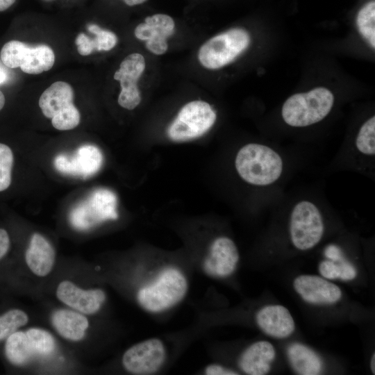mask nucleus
Here are the masks:
<instances>
[{"mask_svg":"<svg viewBox=\"0 0 375 375\" xmlns=\"http://www.w3.org/2000/svg\"><path fill=\"white\" fill-rule=\"evenodd\" d=\"M75 44L77 46L78 53L81 56H88L96 50L94 39L90 38L83 33H81L77 35Z\"/></svg>","mask_w":375,"mask_h":375,"instance_id":"c756f323","label":"nucleus"},{"mask_svg":"<svg viewBox=\"0 0 375 375\" xmlns=\"http://www.w3.org/2000/svg\"><path fill=\"white\" fill-rule=\"evenodd\" d=\"M250 40L249 34L245 30L230 29L205 42L199 50V60L207 69L221 68L244 51Z\"/></svg>","mask_w":375,"mask_h":375,"instance_id":"20e7f679","label":"nucleus"},{"mask_svg":"<svg viewBox=\"0 0 375 375\" xmlns=\"http://www.w3.org/2000/svg\"><path fill=\"white\" fill-rule=\"evenodd\" d=\"M174 21L170 16L158 13L146 17L144 23L136 26L134 33L138 39L147 41L149 51L162 55L168 49L167 39L174 33Z\"/></svg>","mask_w":375,"mask_h":375,"instance_id":"f8f14e48","label":"nucleus"},{"mask_svg":"<svg viewBox=\"0 0 375 375\" xmlns=\"http://www.w3.org/2000/svg\"><path fill=\"white\" fill-rule=\"evenodd\" d=\"M275 356V349L270 342L259 341L244 351L238 364L247 374L264 375L270 370Z\"/></svg>","mask_w":375,"mask_h":375,"instance_id":"f3484780","label":"nucleus"},{"mask_svg":"<svg viewBox=\"0 0 375 375\" xmlns=\"http://www.w3.org/2000/svg\"><path fill=\"white\" fill-rule=\"evenodd\" d=\"M238 260L239 253L234 242L227 237H219L210 245L203 269L210 276L226 277L234 272Z\"/></svg>","mask_w":375,"mask_h":375,"instance_id":"ddd939ff","label":"nucleus"},{"mask_svg":"<svg viewBox=\"0 0 375 375\" xmlns=\"http://www.w3.org/2000/svg\"><path fill=\"white\" fill-rule=\"evenodd\" d=\"M147 0H123V1L129 6H133L143 3Z\"/></svg>","mask_w":375,"mask_h":375,"instance_id":"e433bc0d","label":"nucleus"},{"mask_svg":"<svg viewBox=\"0 0 375 375\" xmlns=\"http://www.w3.org/2000/svg\"><path fill=\"white\" fill-rule=\"evenodd\" d=\"M206 374L208 375H235L238 374L236 372L226 368L220 365L211 364L205 369Z\"/></svg>","mask_w":375,"mask_h":375,"instance_id":"473e14b6","label":"nucleus"},{"mask_svg":"<svg viewBox=\"0 0 375 375\" xmlns=\"http://www.w3.org/2000/svg\"><path fill=\"white\" fill-rule=\"evenodd\" d=\"M356 24L360 33L369 42L372 48L375 47V1H370L358 12Z\"/></svg>","mask_w":375,"mask_h":375,"instance_id":"5701e85b","label":"nucleus"},{"mask_svg":"<svg viewBox=\"0 0 375 375\" xmlns=\"http://www.w3.org/2000/svg\"><path fill=\"white\" fill-rule=\"evenodd\" d=\"M187 290L183 274L176 268L168 267L160 272L152 283L138 291V301L145 310L158 312L178 303Z\"/></svg>","mask_w":375,"mask_h":375,"instance_id":"7ed1b4c3","label":"nucleus"},{"mask_svg":"<svg viewBox=\"0 0 375 375\" xmlns=\"http://www.w3.org/2000/svg\"><path fill=\"white\" fill-rule=\"evenodd\" d=\"M357 150L365 155L375 153V117L372 116L360 128L356 138Z\"/></svg>","mask_w":375,"mask_h":375,"instance_id":"393cba45","label":"nucleus"},{"mask_svg":"<svg viewBox=\"0 0 375 375\" xmlns=\"http://www.w3.org/2000/svg\"><path fill=\"white\" fill-rule=\"evenodd\" d=\"M326 256L333 262L342 260L340 250L335 246H329L325 251Z\"/></svg>","mask_w":375,"mask_h":375,"instance_id":"f704fd0d","label":"nucleus"},{"mask_svg":"<svg viewBox=\"0 0 375 375\" xmlns=\"http://www.w3.org/2000/svg\"><path fill=\"white\" fill-rule=\"evenodd\" d=\"M165 355L162 341L158 338H151L126 350L122 357V364L132 374H151L162 365Z\"/></svg>","mask_w":375,"mask_h":375,"instance_id":"1a4fd4ad","label":"nucleus"},{"mask_svg":"<svg viewBox=\"0 0 375 375\" xmlns=\"http://www.w3.org/2000/svg\"><path fill=\"white\" fill-rule=\"evenodd\" d=\"M293 285L305 301L312 304H333L342 297L338 285L317 276H299L294 279Z\"/></svg>","mask_w":375,"mask_h":375,"instance_id":"4468645a","label":"nucleus"},{"mask_svg":"<svg viewBox=\"0 0 375 375\" xmlns=\"http://www.w3.org/2000/svg\"><path fill=\"white\" fill-rule=\"evenodd\" d=\"M256 319L265 333L276 338H288L295 328L290 311L281 305H269L262 308L257 312Z\"/></svg>","mask_w":375,"mask_h":375,"instance_id":"dca6fc26","label":"nucleus"},{"mask_svg":"<svg viewBox=\"0 0 375 375\" xmlns=\"http://www.w3.org/2000/svg\"><path fill=\"white\" fill-rule=\"evenodd\" d=\"M13 153L6 144L0 143V192L6 190L11 183Z\"/></svg>","mask_w":375,"mask_h":375,"instance_id":"cd10ccee","label":"nucleus"},{"mask_svg":"<svg viewBox=\"0 0 375 375\" xmlns=\"http://www.w3.org/2000/svg\"><path fill=\"white\" fill-rule=\"evenodd\" d=\"M55 251L49 242L39 233H34L25 253L26 262L31 271L38 276H46L55 262Z\"/></svg>","mask_w":375,"mask_h":375,"instance_id":"a211bd4d","label":"nucleus"},{"mask_svg":"<svg viewBox=\"0 0 375 375\" xmlns=\"http://www.w3.org/2000/svg\"><path fill=\"white\" fill-rule=\"evenodd\" d=\"M235 167L239 176L247 183L257 186L269 185L281 176L283 162L271 147L249 143L238 152Z\"/></svg>","mask_w":375,"mask_h":375,"instance_id":"f257e3e1","label":"nucleus"},{"mask_svg":"<svg viewBox=\"0 0 375 375\" xmlns=\"http://www.w3.org/2000/svg\"><path fill=\"white\" fill-rule=\"evenodd\" d=\"M9 247V235L6 230L0 228V260L6 254Z\"/></svg>","mask_w":375,"mask_h":375,"instance_id":"72a5a7b5","label":"nucleus"},{"mask_svg":"<svg viewBox=\"0 0 375 375\" xmlns=\"http://www.w3.org/2000/svg\"><path fill=\"white\" fill-rule=\"evenodd\" d=\"M16 0H0V12L9 8Z\"/></svg>","mask_w":375,"mask_h":375,"instance_id":"c9c22d12","label":"nucleus"},{"mask_svg":"<svg viewBox=\"0 0 375 375\" xmlns=\"http://www.w3.org/2000/svg\"><path fill=\"white\" fill-rule=\"evenodd\" d=\"M145 69V60L142 55L133 53L127 56L115 72L114 78L120 83L121 91L118 103L128 110L136 108L141 101L138 81Z\"/></svg>","mask_w":375,"mask_h":375,"instance_id":"9d476101","label":"nucleus"},{"mask_svg":"<svg viewBox=\"0 0 375 375\" xmlns=\"http://www.w3.org/2000/svg\"><path fill=\"white\" fill-rule=\"evenodd\" d=\"M52 324L62 337L72 341L83 339L89 326L83 315L67 309L56 311L52 316Z\"/></svg>","mask_w":375,"mask_h":375,"instance_id":"aec40b11","label":"nucleus"},{"mask_svg":"<svg viewBox=\"0 0 375 375\" xmlns=\"http://www.w3.org/2000/svg\"><path fill=\"white\" fill-rule=\"evenodd\" d=\"M80 121V112L73 103L54 115L51 118V124L59 131H67L76 127Z\"/></svg>","mask_w":375,"mask_h":375,"instance_id":"bb28decb","label":"nucleus"},{"mask_svg":"<svg viewBox=\"0 0 375 375\" xmlns=\"http://www.w3.org/2000/svg\"><path fill=\"white\" fill-rule=\"evenodd\" d=\"M375 354L373 353L372 356V359H371V362H370V367H371V370L373 374H375Z\"/></svg>","mask_w":375,"mask_h":375,"instance_id":"4c0bfd02","label":"nucleus"},{"mask_svg":"<svg viewBox=\"0 0 375 375\" xmlns=\"http://www.w3.org/2000/svg\"><path fill=\"white\" fill-rule=\"evenodd\" d=\"M5 97L2 92L0 90V110L3 108L5 104Z\"/></svg>","mask_w":375,"mask_h":375,"instance_id":"58836bf2","label":"nucleus"},{"mask_svg":"<svg viewBox=\"0 0 375 375\" xmlns=\"http://www.w3.org/2000/svg\"><path fill=\"white\" fill-rule=\"evenodd\" d=\"M287 356L293 369L301 375L319 374L322 369L320 357L309 347L293 343L287 349Z\"/></svg>","mask_w":375,"mask_h":375,"instance_id":"412c9836","label":"nucleus"},{"mask_svg":"<svg viewBox=\"0 0 375 375\" xmlns=\"http://www.w3.org/2000/svg\"><path fill=\"white\" fill-rule=\"evenodd\" d=\"M340 277L339 278L344 281H349L356 278L357 272L355 267L347 261L340 260Z\"/></svg>","mask_w":375,"mask_h":375,"instance_id":"2f4dec72","label":"nucleus"},{"mask_svg":"<svg viewBox=\"0 0 375 375\" xmlns=\"http://www.w3.org/2000/svg\"><path fill=\"white\" fill-rule=\"evenodd\" d=\"M45 1H50V0H45Z\"/></svg>","mask_w":375,"mask_h":375,"instance_id":"a19ab883","label":"nucleus"},{"mask_svg":"<svg viewBox=\"0 0 375 375\" xmlns=\"http://www.w3.org/2000/svg\"><path fill=\"white\" fill-rule=\"evenodd\" d=\"M74 97V90L69 84L56 81L41 94L39 106L43 115L51 119L60 110L73 104Z\"/></svg>","mask_w":375,"mask_h":375,"instance_id":"6ab92c4d","label":"nucleus"},{"mask_svg":"<svg viewBox=\"0 0 375 375\" xmlns=\"http://www.w3.org/2000/svg\"><path fill=\"white\" fill-rule=\"evenodd\" d=\"M321 275L328 279H335L340 277V266L332 260L322 261L319 265Z\"/></svg>","mask_w":375,"mask_h":375,"instance_id":"7c9ffc66","label":"nucleus"},{"mask_svg":"<svg viewBox=\"0 0 375 375\" xmlns=\"http://www.w3.org/2000/svg\"><path fill=\"white\" fill-rule=\"evenodd\" d=\"M6 77V76L5 72L3 71V69L0 66V83L5 81Z\"/></svg>","mask_w":375,"mask_h":375,"instance_id":"ea45409f","label":"nucleus"},{"mask_svg":"<svg viewBox=\"0 0 375 375\" xmlns=\"http://www.w3.org/2000/svg\"><path fill=\"white\" fill-rule=\"evenodd\" d=\"M333 103L334 96L329 90L315 88L290 97L283 105L281 115L288 125L305 127L324 119L331 112Z\"/></svg>","mask_w":375,"mask_h":375,"instance_id":"f03ea898","label":"nucleus"},{"mask_svg":"<svg viewBox=\"0 0 375 375\" xmlns=\"http://www.w3.org/2000/svg\"><path fill=\"white\" fill-rule=\"evenodd\" d=\"M26 334L34 354L47 356L55 349V340L48 331L34 328L28 329Z\"/></svg>","mask_w":375,"mask_h":375,"instance_id":"b1692460","label":"nucleus"},{"mask_svg":"<svg viewBox=\"0 0 375 375\" xmlns=\"http://www.w3.org/2000/svg\"><path fill=\"white\" fill-rule=\"evenodd\" d=\"M56 296L65 304L88 315L97 312L106 299L103 290H83L69 281H62L58 285Z\"/></svg>","mask_w":375,"mask_h":375,"instance_id":"2eb2a0df","label":"nucleus"},{"mask_svg":"<svg viewBox=\"0 0 375 375\" xmlns=\"http://www.w3.org/2000/svg\"><path fill=\"white\" fill-rule=\"evenodd\" d=\"M90 32L96 36L94 39L96 50L110 51L113 49L117 42L116 35L109 31L101 28L96 24H90L88 26Z\"/></svg>","mask_w":375,"mask_h":375,"instance_id":"c85d7f7f","label":"nucleus"},{"mask_svg":"<svg viewBox=\"0 0 375 375\" xmlns=\"http://www.w3.org/2000/svg\"><path fill=\"white\" fill-rule=\"evenodd\" d=\"M5 353L12 364H26L34 354L26 332L17 331L10 335L6 340Z\"/></svg>","mask_w":375,"mask_h":375,"instance_id":"4be33fe9","label":"nucleus"},{"mask_svg":"<svg viewBox=\"0 0 375 375\" xmlns=\"http://www.w3.org/2000/svg\"><path fill=\"white\" fill-rule=\"evenodd\" d=\"M116 195L107 189H97L77 205L70 213V222L78 229L84 230L108 219H116Z\"/></svg>","mask_w":375,"mask_h":375,"instance_id":"6e6552de","label":"nucleus"},{"mask_svg":"<svg viewBox=\"0 0 375 375\" xmlns=\"http://www.w3.org/2000/svg\"><path fill=\"white\" fill-rule=\"evenodd\" d=\"M0 56L6 67H20L28 74L49 71L55 62L54 52L50 47L46 44L31 47L17 40L6 42L1 48Z\"/></svg>","mask_w":375,"mask_h":375,"instance_id":"39448f33","label":"nucleus"},{"mask_svg":"<svg viewBox=\"0 0 375 375\" xmlns=\"http://www.w3.org/2000/svg\"><path fill=\"white\" fill-rule=\"evenodd\" d=\"M324 233V222L317 206L302 200L293 207L290 218V235L293 245L305 251L314 247Z\"/></svg>","mask_w":375,"mask_h":375,"instance_id":"0eeeda50","label":"nucleus"},{"mask_svg":"<svg viewBox=\"0 0 375 375\" xmlns=\"http://www.w3.org/2000/svg\"><path fill=\"white\" fill-rule=\"evenodd\" d=\"M216 113L206 101L197 100L186 103L169 125L167 134L174 141H186L206 133L214 124Z\"/></svg>","mask_w":375,"mask_h":375,"instance_id":"423d86ee","label":"nucleus"},{"mask_svg":"<svg viewBox=\"0 0 375 375\" xmlns=\"http://www.w3.org/2000/svg\"><path fill=\"white\" fill-rule=\"evenodd\" d=\"M102 164L101 151L90 144L79 147L73 155H58L54 160V166L58 172L83 178L96 174Z\"/></svg>","mask_w":375,"mask_h":375,"instance_id":"9b49d317","label":"nucleus"},{"mask_svg":"<svg viewBox=\"0 0 375 375\" xmlns=\"http://www.w3.org/2000/svg\"><path fill=\"white\" fill-rule=\"evenodd\" d=\"M28 321L27 315L19 309L10 310L0 316V340L8 338Z\"/></svg>","mask_w":375,"mask_h":375,"instance_id":"a878e982","label":"nucleus"}]
</instances>
